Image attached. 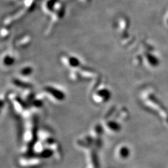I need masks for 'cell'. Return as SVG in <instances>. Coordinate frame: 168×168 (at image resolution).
Segmentation results:
<instances>
[{
	"label": "cell",
	"instance_id": "obj_1",
	"mask_svg": "<svg viewBox=\"0 0 168 168\" xmlns=\"http://www.w3.org/2000/svg\"><path fill=\"white\" fill-rule=\"evenodd\" d=\"M59 0H44L42 3V9L47 14H51Z\"/></svg>",
	"mask_w": 168,
	"mask_h": 168
},
{
	"label": "cell",
	"instance_id": "obj_2",
	"mask_svg": "<svg viewBox=\"0 0 168 168\" xmlns=\"http://www.w3.org/2000/svg\"><path fill=\"white\" fill-rule=\"evenodd\" d=\"M148 59L149 61L152 62V64H155H155H158V59L155 57L151 55V54H150V55H148Z\"/></svg>",
	"mask_w": 168,
	"mask_h": 168
},
{
	"label": "cell",
	"instance_id": "obj_3",
	"mask_svg": "<svg viewBox=\"0 0 168 168\" xmlns=\"http://www.w3.org/2000/svg\"><path fill=\"white\" fill-rule=\"evenodd\" d=\"M167 23H168V19H167Z\"/></svg>",
	"mask_w": 168,
	"mask_h": 168
}]
</instances>
